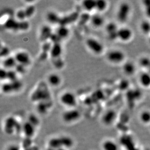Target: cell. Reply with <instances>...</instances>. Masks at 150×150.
Wrapping results in <instances>:
<instances>
[{"instance_id": "obj_1", "label": "cell", "mask_w": 150, "mask_h": 150, "mask_svg": "<svg viewBox=\"0 0 150 150\" xmlns=\"http://www.w3.org/2000/svg\"><path fill=\"white\" fill-rule=\"evenodd\" d=\"M33 102H39L51 100V93L45 83H40L33 91L31 96Z\"/></svg>"}, {"instance_id": "obj_2", "label": "cell", "mask_w": 150, "mask_h": 150, "mask_svg": "<svg viewBox=\"0 0 150 150\" xmlns=\"http://www.w3.org/2000/svg\"><path fill=\"white\" fill-rule=\"evenodd\" d=\"M60 102L63 105L69 108H75L77 104L76 97L74 93L70 91L62 94L60 97Z\"/></svg>"}, {"instance_id": "obj_3", "label": "cell", "mask_w": 150, "mask_h": 150, "mask_svg": "<svg viewBox=\"0 0 150 150\" xmlns=\"http://www.w3.org/2000/svg\"><path fill=\"white\" fill-rule=\"evenodd\" d=\"M81 117V113L75 108H69L63 112L62 115L63 121L67 124L75 123Z\"/></svg>"}, {"instance_id": "obj_4", "label": "cell", "mask_w": 150, "mask_h": 150, "mask_svg": "<svg viewBox=\"0 0 150 150\" xmlns=\"http://www.w3.org/2000/svg\"><path fill=\"white\" fill-rule=\"evenodd\" d=\"M86 44L91 52L97 55L102 54L104 50V47L102 43L93 38H88L86 41Z\"/></svg>"}, {"instance_id": "obj_5", "label": "cell", "mask_w": 150, "mask_h": 150, "mask_svg": "<svg viewBox=\"0 0 150 150\" xmlns=\"http://www.w3.org/2000/svg\"><path fill=\"white\" fill-rule=\"evenodd\" d=\"M18 122L16 117L13 116L7 117L5 120L4 123V131L7 134H13L15 133L18 128Z\"/></svg>"}, {"instance_id": "obj_6", "label": "cell", "mask_w": 150, "mask_h": 150, "mask_svg": "<svg viewBox=\"0 0 150 150\" xmlns=\"http://www.w3.org/2000/svg\"><path fill=\"white\" fill-rule=\"evenodd\" d=\"M106 57L110 62L114 64H118L124 60L125 54L120 50H112L108 52Z\"/></svg>"}, {"instance_id": "obj_7", "label": "cell", "mask_w": 150, "mask_h": 150, "mask_svg": "<svg viewBox=\"0 0 150 150\" xmlns=\"http://www.w3.org/2000/svg\"><path fill=\"white\" fill-rule=\"evenodd\" d=\"M17 63L25 66L30 65L31 63V58L29 54L26 51H21L16 53L14 55Z\"/></svg>"}, {"instance_id": "obj_8", "label": "cell", "mask_w": 150, "mask_h": 150, "mask_svg": "<svg viewBox=\"0 0 150 150\" xmlns=\"http://www.w3.org/2000/svg\"><path fill=\"white\" fill-rule=\"evenodd\" d=\"M130 11V7L127 3L122 4L119 7L117 13V18L119 21L125 23L127 20Z\"/></svg>"}, {"instance_id": "obj_9", "label": "cell", "mask_w": 150, "mask_h": 150, "mask_svg": "<svg viewBox=\"0 0 150 150\" xmlns=\"http://www.w3.org/2000/svg\"><path fill=\"white\" fill-rule=\"evenodd\" d=\"M52 29L49 25H44L41 27L40 30V41L42 43L50 41L51 36L53 34Z\"/></svg>"}, {"instance_id": "obj_10", "label": "cell", "mask_w": 150, "mask_h": 150, "mask_svg": "<svg viewBox=\"0 0 150 150\" xmlns=\"http://www.w3.org/2000/svg\"><path fill=\"white\" fill-rule=\"evenodd\" d=\"M80 15L77 12H73L65 16H61V20L59 25H64L68 26V25L78 20Z\"/></svg>"}, {"instance_id": "obj_11", "label": "cell", "mask_w": 150, "mask_h": 150, "mask_svg": "<svg viewBox=\"0 0 150 150\" xmlns=\"http://www.w3.org/2000/svg\"><path fill=\"white\" fill-rule=\"evenodd\" d=\"M117 117V114L113 110H109L103 114L102 122L106 126H110L114 122Z\"/></svg>"}, {"instance_id": "obj_12", "label": "cell", "mask_w": 150, "mask_h": 150, "mask_svg": "<svg viewBox=\"0 0 150 150\" xmlns=\"http://www.w3.org/2000/svg\"><path fill=\"white\" fill-rule=\"evenodd\" d=\"M4 26L7 30L18 31H20V21L16 18H9L4 22Z\"/></svg>"}, {"instance_id": "obj_13", "label": "cell", "mask_w": 150, "mask_h": 150, "mask_svg": "<svg viewBox=\"0 0 150 150\" xmlns=\"http://www.w3.org/2000/svg\"><path fill=\"white\" fill-rule=\"evenodd\" d=\"M106 33L109 40H114L117 38V32L119 29L115 23H110L107 24L105 27Z\"/></svg>"}, {"instance_id": "obj_14", "label": "cell", "mask_w": 150, "mask_h": 150, "mask_svg": "<svg viewBox=\"0 0 150 150\" xmlns=\"http://www.w3.org/2000/svg\"><path fill=\"white\" fill-rule=\"evenodd\" d=\"M52 46V43L48 41L43 43L42 46L41 47V52L39 56V59L40 61H45L50 55V51Z\"/></svg>"}, {"instance_id": "obj_15", "label": "cell", "mask_w": 150, "mask_h": 150, "mask_svg": "<svg viewBox=\"0 0 150 150\" xmlns=\"http://www.w3.org/2000/svg\"><path fill=\"white\" fill-rule=\"evenodd\" d=\"M35 128L36 127L35 126L28 122H27L22 125L21 131L26 137L32 139V137L35 134Z\"/></svg>"}, {"instance_id": "obj_16", "label": "cell", "mask_w": 150, "mask_h": 150, "mask_svg": "<svg viewBox=\"0 0 150 150\" xmlns=\"http://www.w3.org/2000/svg\"><path fill=\"white\" fill-rule=\"evenodd\" d=\"M17 63L16 59L14 56H9V57L3 58V61L1 62V65L3 68L7 70L14 69L17 66Z\"/></svg>"}, {"instance_id": "obj_17", "label": "cell", "mask_w": 150, "mask_h": 150, "mask_svg": "<svg viewBox=\"0 0 150 150\" xmlns=\"http://www.w3.org/2000/svg\"><path fill=\"white\" fill-rule=\"evenodd\" d=\"M132 37V32L129 28L124 27L119 29L117 32V38L122 41H128Z\"/></svg>"}, {"instance_id": "obj_18", "label": "cell", "mask_w": 150, "mask_h": 150, "mask_svg": "<svg viewBox=\"0 0 150 150\" xmlns=\"http://www.w3.org/2000/svg\"><path fill=\"white\" fill-rule=\"evenodd\" d=\"M52 100H44L38 103L37 106V110L38 113L41 114L47 113L52 105Z\"/></svg>"}, {"instance_id": "obj_19", "label": "cell", "mask_w": 150, "mask_h": 150, "mask_svg": "<svg viewBox=\"0 0 150 150\" xmlns=\"http://www.w3.org/2000/svg\"><path fill=\"white\" fill-rule=\"evenodd\" d=\"M46 20L50 24L53 25H59L60 20H61V16H60L58 13L56 12L49 11L47 13L46 16Z\"/></svg>"}, {"instance_id": "obj_20", "label": "cell", "mask_w": 150, "mask_h": 150, "mask_svg": "<svg viewBox=\"0 0 150 150\" xmlns=\"http://www.w3.org/2000/svg\"><path fill=\"white\" fill-rule=\"evenodd\" d=\"M62 52L63 48L61 43L52 44L50 53L51 59L62 57Z\"/></svg>"}, {"instance_id": "obj_21", "label": "cell", "mask_w": 150, "mask_h": 150, "mask_svg": "<svg viewBox=\"0 0 150 150\" xmlns=\"http://www.w3.org/2000/svg\"><path fill=\"white\" fill-rule=\"evenodd\" d=\"M47 81L49 84L53 87H57L59 86L62 83V78L58 74L52 73L48 75Z\"/></svg>"}, {"instance_id": "obj_22", "label": "cell", "mask_w": 150, "mask_h": 150, "mask_svg": "<svg viewBox=\"0 0 150 150\" xmlns=\"http://www.w3.org/2000/svg\"><path fill=\"white\" fill-rule=\"evenodd\" d=\"M90 22L93 26L99 28L103 25L105 23V19L101 15L97 13L91 16Z\"/></svg>"}, {"instance_id": "obj_23", "label": "cell", "mask_w": 150, "mask_h": 150, "mask_svg": "<svg viewBox=\"0 0 150 150\" xmlns=\"http://www.w3.org/2000/svg\"><path fill=\"white\" fill-rule=\"evenodd\" d=\"M55 33L61 38L64 40L69 36L70 31L67 26L59 25L57 28Z\"/></svg>"}, {"instance_id": "obj_24", "label": "cell", "mask_w": 150, "mask_h": 150, "mask_svg": "<svg viewBox=\"0 0 150 150\" xmlns=\"http://www.w3.org/2000/svg\"><path fill=\"white\" fill-rule=\"evenodd\" d=\"M103 150H119V146L114 141L111 139H106L102 144Z\"/></svg>"}, {"instance_id": "obj_25", "label": "cell", "mask_w": 150, "mask_h": 150, "mask_svg": "<svg viewBox=\"0 0 150 150\" xmlns=\"http://www.w3.org/2000/svg\"><path fill=\"white\" fill-rule=\"evenodd\" d=\"M49 148L54 150L62 148L61 139L59 137H54L50 139L48 142Z\"/></svg>"}, {"instance_id": "obj_26", "label": "cell", "mask_w": 150, "mask_h": 150, "mask_svg": "<svg viewBox=\"0 0 150 150\" xmlns=\"http://www.w3.org/2000/svg\"><path fill=\"white\" fill-rule=\"evenodd\" d=\"M82 6L86 12L89 13L96 8V1L85 0L82 1Z\"/></svg>"}, {"instance_id": "obj_27", "label": "cell", "mask_w": 150, "mask_h": 150, "mask_svg": "<svg viewBox=\"0 0 150 150\" xmlns=\"http://www.w3.org/2000/svg\"><path fill=\"white\" fill-rule=\"evenodd\" d=\"M61 139L62 148L68 149L74 146V142L70 137L68 136H62L60 137Z\"/></svg>"}, {"instance_id": "obj_28", "label": "cell", "mask_w": 150, "mask_h": 150, "mask_svg": "<svg viewBox=\"0 0 150 150\" xmlns=\"http://www.w3.org/2000/svg\"><path fill=\"white\" fill-rule=\"evenodd\" d=\"M139 82L142 86L147 88L150 86V73L144 72L140 75Z\"/></svg>"}, {"instance_id": "obj_29", "label": "cell", "mask_w": 150, "mask_h": 150, "mask_svg": "<svg viewBox=\"0 0 150 150\" xmlns=\"http://www.w3.org/2000/svg\"><path fill=\"white\" fill-rule=\"evenodd\" d=\"M123 70L125 74L128 75H132L136 71V67L134 64L131 62L125 63L123 66Z\"/></svg>"}, {"instance_id": "obj_30", "label": "cell", "mask_w": 150, "mask_h": 150, "mask_svg": "<svg viewBox=\"0 0 150 150\" xmlns=\"http://www.w3.org/2000/svg\"><path fill=\"white\" fill-rule=\"evenodd\" d=\"M1 90L4 94H10L15 92L14 89L11 82L8 81L1 85Z\"/></svg>"}, {"instance_id": "obj_31", "label": "cell", "mask_w": 150, "mask_h": 150, "mask_svg": "<svg viewBox=\"0 0 150 150\" xmlns=\"http://www.w3.org/2000/svg\"><path fill=\"white\" fill-rule=\"evenodd\" d=\"M51 61H52V65L54 66V67H55L57 69H62L65 65V63H64V60L63 59L62 57H60L58 58H52V59H51Z\"/></svg>"}, {"instance_id": "obj_32", "label": "cell", "mask_w": 150, "mask_h": 150, "mask_svg": "<svg viewBox=\"0 0 150 150\" xmlns=\"http://www.w3.org/2000/svg\"><path fill=\"white\" fill-rule=\"evenodd\" d=\"M108 7V3L105 0H96V8L98 11H105Z\"/></svg>"}, {"instance_id": "obj_33", "label": "cell", "mask_w": 150, "mask_h": 150, "mask_svg": "<svg viewBox=\"0 0 150 150\" xmlns=\"http://www.w3.org/2000/svg\"><path fill=\"white\" fill-rule=\"evenodd\" d=\"M91 16L88 12H85L83 13L82 14L80 15L79 18H78L79 23L81 25H83L86 24L88 22L90 21Z\"/></svg>"}, {"instance_id": "obj_34", "label": "cell", "mask_w": 150, "mask_h": 150, "mask_svg": "<svg viewBox=\"0 0 150 150\" xmlns=\"http://www.w3.org/2000/svg\"><path fill=\"white\" fill-rule=\"evenodd\" d=\"M140 120L144 124L150 123V112L149 111H144L140 114Z\"/></svg>"}, {"instance_id": "obj_35", "label": "cell", "mask_w": 150, "mask_h": 150, "mask_svg": "<svg viewBox=\"0 0 150 150\" xmlns=\"http://www.w3.org/2000/svg\"><path fill=\"white\" fill-rule=\"evenodd\" d=\"M27 19L30 18L35 13V8L33 4H30L24 8Z\"/></svg>"}, {"instance_id": "obj_36", "label": "cell", "mask_w": 150, "mask_h": 150, "mask_svg": "<svg viewBox=\"0 0 150 150\" xmlns=\"http://www.w3.org/2000/svg\"><path fill=\"white\" fill-rule=\"evenodd\" d=\"M18 74L15 69L8 70L7 80L8 81H14L18 80Z\"/></svg>"}, {"instance_id": "obj_37", "label": "cell", "mask_w": 150, "mask_h": 150, "mask_svg": "<svg viewBox=\"0 0 150 150\" xmlns=\"http://www.w3.org/2000/svg\"><path fill=\"white\" fill-rule=\"evenodd\" d=\"M1 58H4L10 56V50L8 46L6 45H2L1 47Z\"/></svg>"}, {"instance_id": "obj_38", "label": "cell", "mask_w": 150, "mask_h": 150, "mask_svg": "<svg viewBox=\"0 0 150 150\" xmlns=\"http://www.w3.org/2000/svg\"><path fill=\"white\" fill-rule=\"evenodd\" d=\"M15 16H16V19L20 21L27 20V18H26L24 9H18L16 12Z\"/></svg>"}, {"instance_id": "obj_39", "label": "cell", "mask_w": 150, "mask_h": 150, "mask_svg": "<svg viewBox=\"0 0 150 150\" xmlns=\"http://www.w3.org/2000/svg\"><path fill=\"white\" fill-rule=\"evenodd\" d=\"M141 30L145 34L150 33V23L148 21H143L140 25Z\"/></svg>"}, {"instance_id": "obj_40", "label": "cell", "mask_w": 150, "mask_h": 150, "mask_svg": "<svg viewBox=\"0 0 150 150\" xmlns=\"http://www.w3.org/2000/svg\"><path fill=\"white\" fill-rule=\"evenodd\" d=\"M27 122L31 123L32 125L35 126V127H37V126H38V125L40 124L39 118L33 114H32L29 117L28 120H27Z\"/></svg>"}, {"instance_id": "obj_41", "label": "cell", "mask_w": 150, "mask_h": 150, "mask_svg": "<svg viewBox=\"0 0 150 150\" xmlns=\"http://www.w3.org/2000/svg\"><path fill=\"white\" fill-rule=\"evenodd\" d=\"M139 64L142 67L149 69L150 67V59L147 57H143L141 58Z\"/></svg>"}, {"instance_id": "obj_42", "label": "cell", "mask_w": 150, "mask_h": 150, "mask_svg": "<svg viewBox=\"0 0 150 150\" xmlns=\"http://www.w3.org/2000/svg\"><path fill=\"white\" fill-rule=\"evenodd\" d=\"M20 21V31H26L28 30L30 27V24L27 20Z\"/></svg>"}, {"instance_id": "obj_43", "label": "cell", "mask_w": 150, "mask_h": 150, "mask_svg": "<svg viewBox=\"0 0 150 150\" xmlns=\"http://www.w3.org/2000/svg\"><path fill=\"white\" fill-rule=\"evenodd\" d=\"M27 67L25 66L21 65V64H17L14 69L18 74H25L26 72V68Z\"/></svg>"}, {"instance_id": "obj_44", "label": "cell", "mask_w": 150, "mask_h": 150, "mask_svg": "<svg viewBox=\"0 0 150 150\" xmlns=\"http://www.w3.org/2000/svg\"><path fill=\"white\" fill-rule=\"evenodd\" d=\"M7 71L8 70L4 68H1L0 70V78L1 80H7Z\"/></svg>"}, {"instance_id": "obj_45", "label": "cell", "mask_w": 150, "mask_h": 150, "mask_svg": "<svg viewBox=\"0 0 150 150\" xmlns=\"http://www.w3.org/2000/svg\"><path fill=\"white\" fill-rule=\"evenodd\" d=\"M128 86H129V82L126 80L121 81L119 85L120 89L122 91L126 90L128 88Z\"/></svg>"}, {"instance_id": "obj_46", "label": "cell", "mask_w": 150, "mask_h": 150, "mask_svg": "<svg viewBox=\"0 0 150 150\" xmlns=\"http://www.w3.org/2000/svg\"><path fill=\"white\" fill-rule=\"evenodd\" d=\"M145 6V11L147 16L150 18V1H144Z\"/></svg>"}, {"instance_id": "obj_47", "label": "cell", "mask_w": 150, "mask_h": 150, "mask_svg": "<svg viewBox=\"0 0 150 150\" xmlns=\"http://www.w3.org/2000/svg\"><path fill=\"white\" fill-rule=\"evenodd\" d=\"M6 150H21V147L18 144L16 143H12L7 146Z\"/></svg>"}, {"instance_id": "obj_48", "label": "cell", "mask_w": 150, "mask_h": 150, "mask_svg": "<svg viewBox=\"0 0 150 150\" xmlns=\"http://www.w3.org/2000/svg\"><path fill=\"white\" fill-rule=\"evenodd\" d=\"M56 150H67V149H65L64 148H59V149H57Z\"/></svg>"}, {"instance_id": "obj_49", "label": "cell", "mask_w": 150, "mask_h": 150, "mask_svg": "<svg viewBox=\"0 0 150 150\" xmlns=\"http://www.w3.org/2000/svg\"><path fill=\"white\" fill-rule=\"evenodd\" d=\"M52 150V149H51V148H49L48 150Z\"/></svg>"}, {"instance_id": "obj_50", "label": "cell", "mask_w": 150, "mask_h": 150, "mask_svg": "<svg viewBox=\"0 0 150 150\" xmlns=\"http://www.w3.org/2000/svg\"><path fill=\"white\" fill-rule=\"evenodd\" d=\"M149 69H150V72H150V68H149Z\"/></svg>"}, {"instance_id": "obj_51", "label": "cell", "mask_w": 150, "mask_h": 150, "mask_svg": "<svg viewBox=\"0 0 150 150\" xmlns=\"http://www.w3.org/2000/svg\"></svg>"}]
</instances>
